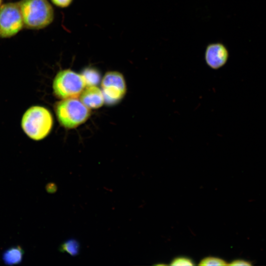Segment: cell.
I'll list each match as a JSON object with an SVG mask.
<instances>
[{"instance_id": "obj_7", "label": "cell", "mask_w": 266, "mask_h": 266, "mask_svg": "<svg viewBox=\"0 0 266 266\" xmlns=\"http://www.w3.org/2000/svg\"><path fill=\"white\" fill-rule=\"evenodd\" d=\"M229 57L228 50L221 42H213L206 47L204 59L207 65L211 68L218 69L227 62Z\"/></svg>"}, {"instance_id": "obj_3", "label": "cell", "mask_w": 266, "mask_h": 266, "mask_svg": "<svg viewBox=\"0 0 266 266\" xmlns=\"http://www.w3.org/2000/svg\"><path fill=\"white\" fill-rule=\"evenodd\" d=\"M55 111L60 124L67 129H73L85 122L91 112L77 98L63 99L57 102Z\"/></svg>"}, {"instance_id": "obj_10", "label": "cell", "mask_w": 266, "mask_h": 266, "mask_svg": "<svg viewBox=\"0 0 266 266\" xmlns=\"http://www.w3.org/2000/svg\"><path fill=\"white\" fill-rule=\"evenodd\" d=\"M81 74L84 79L86 87L97 86L100 81V72L94 67H87L84 68Z\"/></svg>"}, {"instance_id": "obj_16", "label": "cell", "mask_w": 266, "mask_h": 266, "mask_svg": "<svg viewBox=\"0 0 266 266\" xmlns=\"http://www.w3.org/2000/svg\"><path fill=\"white\" fill-rule=\"evenodd\" d=\"M2 0H0V7L1 5L2 4Z\"/></svg>"}, {"instance_id": "obj_5", "label": "cell", "mask_w": 266, "mask_h": 266, "mask_svg": "<svg viewBox=\"0 0 266 266\" xmlns=\"http://www.w3.org/2000/svg\"><path fill=\"white\" fill-rule=\"evenodd\" d=\"M24 28L18 2H7L0 7V37H13Z\"/></svg>"}, {"instance_id": "obj_15", "label": "cell", "mask_w": 266, "mask_h": 266, "mask_svg": "<svg viewBox=\"0 0 266 266\" xmlns=\"http://www.w3.org/2000/svg\"><path fill=\"white\" fill-rule=\"evenodd\" d=\"M229 265L231 266H251L250 262L242 259H236L231 262Z\"/></svg>"}, {"instance_id": "obj_1", "label": "cell", "mask_w": 266, "mask_h": 266, "mask_svg": "<svg viewBox=\"0 0 266 266\" xmlns=\"http://www.w3.org/2000/svg\"><path fill=\"white\" fill-rule=\"evenodd\" d=\"M18 2L26 28L43 29L54 21V8L48 0H21Z\"/></svg>"}, {"instance_id": "obj_4", "label": "cell", "mask_w": 266, "mask_h": 266, "mask_svg": "<svg viewBox=\"0 0 266 266\" xmlns=\"http://www.w3.org/2000/svg\"><path fill=\"white\" fill-rule=\"evenodd\" d=\"M85 87L81 74L70 69L59 71L53 82L54 94L56 97L63 100L77 98Z\"/></svg>"}, {"instance_id": "obj_8", "label": "cell", "mask_w": 266, "mask_h": 266, "mask_svg": "<svg viewBox=\"0 0 266 266\" xmlns=\"http://www.w3.org/2000/svg\"><path fill=\"white\" fill-rule=\"evenodd\" d=\"M79 97L80 101L89 109L99 108L104 102L102 91L97 86L86 87Z\"/></svg>"}, {"instance_id": "obj_11", "label": "cell", "mask_w": 266, "mask_h": 266, "mask_svg": "<svg viewBox=\"0 0 266 266\" xmlns=\"http://www.w3.org/2000/svg\"><path fill=\"white\" fill-rule=\"evenodd\" d=\"M80 245L78 241L75 238H69L60 245V251L66 252L70 256L74 257L79 254Z\"/></svg>"}, {"instance_id": "obj_14", "label": "cell", "mask_w": 266, "mask_h": 266, "mask_svg": "<svg viewBox=\"0 0 266 266\" xmlns=\"http://www.w3.org/2000/svg\"><path fill=\"white\" fill-rule=\"evenodd\" d=\"M50 1L57 7L65 8L69 6L73 0H50Z\"/></svg>"}, {"instance_id": "obj_9", "label": "cell", "mask_w": 266, "mask_h": 266, "mask_svg": "<svg viewBox=\"0 0 266 266\" xmlns=\"http://www.w3.org/2000/svg\"><path fill=\"white\" fill-rule=\"evenodd\" d=\"M23 254V250L20 247H13L8 249L4 253L3 260L6 265H17L22 261Z\"/></svg>"}, {"instance_id": "obj_6", "label": "cell", "mask_w": 266, "mask_h": 266, "mask_svg": "<svg viewBox=\"0 0 266 266\" xmlns=\"http://www.w3.org/2000/svg\"><path fill=\"white\" fill-rule=\"evenodd\" d=\"M104 101L109 105L116 104L124 97L127 90L123 74L117 71L107 72L101 82Z\"/></svg>"}, {"instance_id": "obj_13", "label": "cell", "mask_w": 266, "mask_h": 266, "mask_svg": "<svg viewBox=\"0 0 266 266\" xmlns=\"http://www.w3.org/2000/svg\"><path fill=\"white\" fill-rule=\"evenodd\" d=\"M195 265L191 259L185 256L174 258L170 264L171 266H194Z\"/></svg>"}, {"instance_id": "obj_2", "label": "cell", "mask_w": 266, "mask_h": 266, "mask_svg": "<svg viewBox=\"0 0 266 266\" xmlns=\"http://www.w3.org/2000/svg\"><path fill=\"white\" fill-rule=\"evenodd\" d=\"M53 119L50 111L38 105L31 106L24 113L21 120L24 132L34 140H40L50 133Z\"/></svg>"}, {"instance_id": "obj_12", "label": "cell", "mask_w": 266, "mask_h": 266, "mask_svg": "<svg viewBox=\"0 0 266 266\" xmlns=\"http://www.w3.org/2000/svg\"><path fill=\"white\" fill-rule=\"evenodd\" d=\"M200 266H227L229 264L224 260L214 256H208L203 258L199 263Z\"/></svg>"}]
</instances>
